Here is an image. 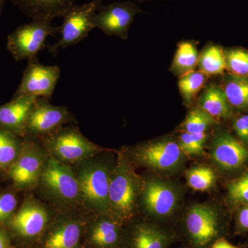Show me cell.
Instances as JSON below:
<instances>
[{
	"mask_svg": "<svg viewBox=\"0 0 248 248\" xmlns=\"http://www.w3.org/2000/svg\"><path fill=\"white\" fill-rule=\"evenodd\" d=\"M115 161L106 150L71 165L79 182L81 208L88 213H108L109 186Z\"/></svg>",
	"mask_w": 248,
	"mask_h": 248,
	"instance_id": "obj_1",
	"label": "cell"
},
{
	"mask_svg": "<svg viewBox=\"0 0 248 248\" xmlns=\"http://www.w3.org/2000/svg\"><path fill=\"white\" fill-rule=\"evenodd\" d=\"M142 183L125 152L120 153L111 173L108 213L123 225L131 221L135 217Z\"/></svg>",
	"mask_w": 248,
	"mask_h": 248,
	"instance_id": "obj_2",
	"label": "cell"
},
{
	"mask_svg": "<svg viewBox=\"0 0 248 248\" xmlns=\"http://www.w3.org/2000/svg\"><path fill=\"white\" fill-rule=\"evenodd\" d=\"M36 190L57 211L81 208L79 182L71 165L48 156Z\"/></svg>",
	"mask_w": 248,
	"mask_h": 248,
	"instance_id": "obj_3",
	"label": "cell"
},
{
	"mask_svg": "<svg viewBox=\"0 0 248 248\" xmlns=\"http://www.w3.org/2000/svg\"><path fill=\"white\" fill-rule=\"evenodd\" d=\"M50 157L63 164L73 165L106 149L90 141L76 125L61 127L40 139Z\"/></svg>",
	"mask_w": 248,
	"mask_h": 248,
	"instance_id": "obj_4",
	"label": "cell"
},
{
	"mask_svg": "<svg viewBox=\"0 0 248 248\" xmlns=\"http://www.w3.org/2000/svg\"><path fill=\"white\" fill-rule=\"evenodd\" d=\"M49 155L38 139L23 138L22 149L6 177L16 191L36 190Z\"/></svg>",
	"mask_w": 248,
	"mask_h": 248,
	"instance_id": "obj_5",
	"label": "cell"
},
{
	"mask_svg": "<svg viewBox=\"0 0 248 248\" xmlns=\"http://www.w3.org/2000/svg\"><path fill=\"white\" fill-rule=\"evenodd\" d=\"M57 212L48 203L30 194L24 197L6 226L19 240L37 241Z\"/></svg>",
	"mask_w": 248,
	"mask_h": 248,
	"instance_id": "obj_6",
	"label": "cell"
},
{
	"mask_svg": "<svg viewBox=\"0 0 248 248\" xmlns=\"http://www.w3.org/2000/svg\"><path fill=\"white\" fill-rule=\"evenodd\" d=\"M88 213L82 208L58 211L37 241L39 248H81Z\"/></svg>",
	"mask_w": 248,
	"mask_h": 248,
	"instance_id": "obj_7",
	"label": "cell"
},
{
	"mask_svg": "<svg viewBox=\"0 0 248 248\" xmlns=\"http://www.w3.org/2000/svg\"><path fill=\"white\" fill-rule=\"evenodd\" d=\"M125 153L133 166H143L161 172L177 170L184 159L178 142L171 139L140 143Z\"/></svg>",
	"mask_w": 248,
	"mask_h": 248,
	"instance_id": "obj_8",
	"label": "cell"
},
{
	"mask_svg": "<svg viewBox=\"0 0 248 248\" xmlns=\"http://www.w3.org/2000/svg\"><path fill=\"white\" fill-rule=\"evenodd\" d=\"M52 21L32 19L29 24L19 26L7 37V49L16 61H35L41 50L48 48L46 41L55 36L60 27H53Z\"/></svg>",
	"mask_w": 248,
	"mask_h": 248,
	"instance_id": "obj_9",
	"label": "cell"
},
{
	"mask_svg": "<svg viewBox=\"0 0 248 248\" xmlns=\"http://www.w3.org/2000/svg\"><path fill=\"white\" fill-rule=\"evenodd\" d=\"M102 6L100 0H93L83 5H74L63 17L60 27V40L48 46V51L56 55L59 49L76 45L84 40L94 29V17Z\"/></svg>",
	"mask_w": 248,
	"mask_h": 248,
	"instance_id": "obj_10",
	"label": "cell"
},
{
	"mask_svg": "<svg viewBox=\"0 0 248 248\" xmlns=\"http://www.w3.org/2000/svg\"><path fill=\"white\" fill-rule=\"evenodd\" d=\"M76 122L66 107L52 105L49 99L39 97L28 117L25 137L40 140L61 127Z\"/></svg>",
	"mask_w": 248,
	"mask_h": 248,
	"instance_id": "obj_11",
	"label": "cell"
},
{
	"mask_svg": "<svg viewBox=\"0 0 248 248\" xmlns=\"http://www.w3.org/2000/svg\"><path fill=\"white\" fill-rule=\"evenodd\" d=\"M186 233L191 244L203 248L218 239L221 234V222L215 209L207 205H195L185 218Z\"/></svg>",
	"mask_w": 248,
	"mask_h": 248,
	"instance_id": "obj_12",
	"label": "cell"
},
{
	"mask_svg": "<svg viewBox=\"0 0 248 248\" xmlns=\"http://www.w3.org/2000/svg\"><path fill=\"white\" fill-rule=\"evenodd\" d=\"M60 76L61 71L58 66H46L38 60L29 62L14 98L31 96L50 99Z\"/></svg>",
	"mask_w": 248,
	"mask_h": 248,
	"instance_id": "obj_13",
	"label": "cell"
},
{
	"mask_svg": "<svg viewBox=\"0 0 248 248\" xmlns=\"http://www.w3.org/2000/svg\"><path fill=\"white\" fill-rule=\"evenodd\" d=\"M179 201V192L170 183L160 179H149L142 183L140 202L151 216H170L175 211Z\"/></svg>",
	"mask_w": 248,
	"mask_h": 248,
	"instance_id": "obj_14",
	"label": "cell"
},
{
	"mask_svg": "<svg viewBox=\"0 0 248 248\" xmlns=\"http://www.w3.org/2000/svg\"><path fill=\"white\" fill-rule=\"evenodd\" d=\"M143 12L132 1L114 2L101 6L94 17V28L108 35L117 36L126 40L135 16Z\"/></svg>",
	"mask_w": 248,
	"mask_h": 248,
	"instance_id": "obj_15",
	"label": "cell"
},
{
	"mask_svg": "<svg viewBox=\"0 0 248 248\" xmlns=\"http://www.w3.org/2000/svg\"><path fill=\"white\" fill-rule=\"evenodd\" d=\"M123 226L108 213H88L84 236L92 248H117L123 239Z\"/></svg>",
	"mask_w": 248,
	"mask_h": 248,
	"instance_id": "obj_16",
	"label": "cell"
},
{
	"mask_svg": "<svg viewBox=\"0 0 248 248\" xmlns=\"http://www.w3.org/2000/svg\"><path fill=\"white\" fill-rule=\"evenodd\" d=\"M210 155L215 164L223 170H236L248 163V147L226 131L217 134Z\"/></svg>",
	"mask_w": 248,
	"mask_h": 248,
	"instance_id": "obj_17",
	"label": "cell"
},
{
	"mask_svg": "<svg viewBox=\"0 0 248 248\" xmlns=\"http://www.w3.org/2000/svg\"><path fill=\"white\" fill-rule=\"evenodd\" d=\"M37 97L22 96L0 106V128L8 130L19 138L26 136V125L31 108Z\"/></svg>",
	"mask_w": 248,
	"mask_h": 248,
	"instance_id": "obj_18",
	"label": "cell"
},
{
	"mask_svg": "<svg viewBox=\"0 0 248 248\" xmlns=\"http://www.w3.org/2000/svg\"><path fill=\"white\" fill-rule=\"evenodd\" d=\"M171 240L170 235L159 227L151 223H139L127 232L124 231L121 245L124 248H166Z\"/></svg>",
	"mask_w": 248,
	"mask_h": 248,
	"instance_id": "obj_19",
	"label": "cell"
},
{
	"mask_svg": "<svg viewBox=\"0 0 248 248\" xmlns=\"http://www.w3.org/2000/svg\"><path fill=\"white\" fill-rule=\"evenodd\" d=\"M32 19L52 21L63 17L78 0H10Z\"/></svg>",
	"mask_w": 248,
	"mask_h": 248,
	"instance_id": "obj_20",
	"label": "cell"
},
{
	"mask_svg": "<svg viewBox=\"0 0 248 248\" xmlns=\"http://www.w3.org/2000/svg\"><path fill=\"white\" fill-rule=\"evenodd\" d=\"M199 108L216 119L231 118L232 108L227 100L221 87L211 84L206 87L199 101Z\"/></svg>",
	"mask_w": 248,
	"mask_h": 248,
	"instance_id": "obj_21",
	"label": "cell"
},
{
	"mask_svg": "<svg viewBox=\"0 0 248 248\" xmlns=\"http://www.w3.org/2000/svg\"><path fill=\"white\" fill-rule=\"evenodd\" d=\"M221 89L232 108L248 112V77L230 74L225 78Z\"/></svg>",
	"mask_w": 248,
	"mask_h": 248,
	"instance_id": "obj_22",
	"label": "cell"
},
{
	"mask_svg": "<svg viewBox=\"0 0 248 248\" xmlns=\"http://www.w3.org/2000/svg\"><path fill=\"white\" fill-rule=\"evenodd\" d=\"M23 138L0 128V174L6 175L22 149Z\"/></svg>",
	"mask_w": 248,
	"mask_h": 248,
	"instance_id": "obj_23",
	"label": "cell"
},
{
	"mask_svg": "<svg viewBox=\"0 0 248 248\" xmlns=\"http://www.w3.org/2000/svg\"><path fill=\"white\" fill-rule=\"evenodd\" d=\"M199 58L200 55L195 44L189 42H181L178 45L170 71L178 77L194 71L198 66Z\"/></svg>",
	"mask_w": 248,
	"mask_h": 248,
	"instance_id": "obj_24",
	"label": "cell"
},
{
	"mask_svg": "<svg viewBox=\"0 0 248 248\" xmlns=\"http://www.w3.org/2000/svg\"><path fill=\"white\" fill-rule=\"evenodd\" d=\"M198 66L208 76L223 74L226 69L224 50L218 46H209L200 55Z\"/></svg>",
	"mask_w": 248,
	"mask_h": 248,
	"instance_id": "obj_25",
	"label": "cell"
},
{
	"mask_svg": "<svg viewBox=\"0 0 248 248\" xmlns=\"http://www.w3.org/2000/svg\"><path fill=\"white\" fill-rule=\"evenodd\" d=\"M208 76L202 71H192L182 77L179 81V89L184 102L190 105L197 94L206 83Z\"/></svg>",
	"mask_w": 248,
	"mask_h": 248,
	"instance_id": "obj_26",
	"label": "cell"
},
{
	"mask_svg": "<svg viewBox=\"0 0 248 248\" xmlns=\"http://www.w3.org/2000/svg\"><path fill=\"white\" fill-rule=\"evenodd\" d=\"M216 179L215 171L208 166H197L186 172L187 185L195 190H209L215 185Z\"/></svg>",
	"mask_w": 248,
	"mask_h": 248,
	"instance_id": "obj_27",
	"label": "cell"
},
{
	"mask_svg": "<svg viewBox=\"0 0 248 248\" xmlns=\"http://www.w3.org/2000/svg\"><path fill=\"white\" fill-rule=\"evenodd\" d=\"M215 123L213 117L198 107L189 112L183 122L182 128L190 134L205 133Z\"/></svg>",
	"mask_w": 248,
	"mask_h": 248,
	"instance_id": "obj_28",
	"label": "cell"
},
{
	"mask_svg": "<svg viewBox=\"0 0 248 248\" xmlns=\"http://www.w3.org/2000/svg\"><path fill=\"white\" fill-rule=\"evenodd\" d=\"M226 70L230 74L239 77H248V50L244 48H232L225 52Z\"/></svg>",
	"mask_w": 248,
	"mask_h": 248,
	"instance_id": "obj_29",
	"label": "cell"
},
{
	"mask_svg": "<svg viewBox=\"0 0 248 248\" xmlns=\"http://www.w3.org/2000/svg\"><path fill=\"white\" fill-rule=\"evenodd\" d=\"M207 140L205 133L190 134L184 132L179 136L178 144L184 155H200Z\"/></svg>",
	"mask_w": 248,
	"mask_h": 248,
	"instance_id": "obj_30",
	"label": "cell"
},
{
	"mask_svg": "<svg viewBox=\"0 0 248 248\" xmlns=\"http://www.w3.org/2000/svg\"><path fill=\"white\" fill-rule=\"evenodd\" d=\"M17 208L18 199L15 191H0V225L6 226Z\"/></svg>",
	"mask_w": 248,
	"mask_h": 248,
	"instance_id": "obj_31",
	"label": "cell"
},
{
	"mask_svg": "<svg viewBox=\"0 0 248 248\" xmlns=\"http://www.w3.org/2000/svg\"><path fill=\"white\" fill-rule=\"evenodd\" d=\"M228 196L235 203L248 205V172L228 185Z\"/></svg>",
	"mask_w": 248,
	"mask_h": 248,
	"instance_id": "obj_32",
	"label": "cell"
},
{
	"mask_svg": "<svg viewBox=\"0 0 248 248\" xmlns=\"http://www.w3.org/2000/svg\"><path fill=\"white\" fill-rule=\"evenodd\" d=\"M232 126L239 141L248 147V114L236 118Z\"/></svg>",
	"mask_w": 248,
	"mask_h": 248,
	"instance_id": "obj_33",
	"label": "cell"
},
{
	"mask_svg": "<svg viewBox=\"0 0 248 248\" xmlns=\"http://www.w3.org/2000/svg\"><path fill=\"white\" fill-rule=\"evenodd\" d=\"M236 231L239 233L248 232V205L240 210L236 218Z\"/></svg>",
	"mask_w": 248,
	"mask_h": 248,
	"instance_id": "obj_34",
	"label": "cell"
},
{
	"mask_svg": "<svg viewBox=\"0 0 248 248\" xmlns=\"http://www.w3.org/2000/svg\"><path fill=\"white\" fill-rule=\"evenodd\" d=\"M0 248H11V240L7 232L0 228Z\"/></svg>",
	"mask_w": 248,
	"mask_h": 248,
	"instance_id": "obj_35",
	"label": "cell"
},
{
	"mask_svg": "<svg viewBox=\"0 0 248 248\" xmlns=\"http://www.w3.org/2000/svg\"><path fill=\"white\" fill-rule=\"evenodd\" d=\"M212 248H238L236 246H233L231 243L228 242L224 239H217L215 242H214Z\"/></svg>",
	"mask_w": 248,
	"mask_h": 248,
	"instance_id": "obj_36",
	"label": "cell"
},
{
	"mask_svg": "<svg viewBox=\"0 0 248 248\" xmlns=\"http://www.w3.org/2000/svg\"><path fill=\"white\" fill-rule=\"evenodd\" d=\"M6 1L7 0H0V14H1V11L4 9V4Z\"/></svg>",
	"mask_w": 248,
	"mask_h": 248,
	"instance_id": "obj_37",
	"label": "cell"
},
{
	"mask_svg": "<svg viewBox=\"0 0 248 248\" xmlns=\"http://www.w3.org/2000/svg\"><path fill=\"white\" fill-rule=\"evenodd\" d=\"M139 1H150V0H139Z\"/></svg>",
	"mask_w": 248,
	"mask_h": 248,
	"instance_id": "obj_38",
	"label": "cell"
}]
</instances>
